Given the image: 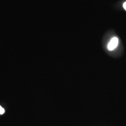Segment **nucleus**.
<instances>
[{
	"mask_svg": "<svg viewBox=\"0 0 126 126\" xmlns=\"http://www.w3.org/2000/svg\"><path fill=\"white\" fill-rule=\"evenodd\" d=\"M118 39L116 37H113L111 40L108 44V50H114L115 48H116L118 45Z\"/></svg>",
	"mask_w": 126,
	"mask_h": 126,
	"instance_id": "nucleus-1",
	"label": "nucleus"
},
{
	"mask_svg": "<svg viewBox=\"0 0 126 126\" xmlns=\"http://www.w3.org/2000/svg\"><path fill=\"white\" fill-rule=\"evenodd\" d=\"M4 113V109L2 108L1 106H0V114H3Z\"/></svg>",
	"mask_w": 126,
	"mask_h": 126,
	"instance_id": "nucleus-2",
	"label": "nucleus"
},
{
	"mask_svg": "<svg viewBox=\"0 0 126 126\" xmlns=\"http://www.w3.org/2000/svg\"><path fill=\"white\" fill-rule=\"evenodd\" d=\"M123 7H124V9L126 10V2L124 3V4H123Z\"/></svg>",
	"mask_w": 126,
	"mask_h": 126,
	"instance_id": "nucleus-3",
	"label": "nucleus"
}]
</instances>
